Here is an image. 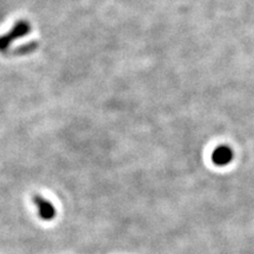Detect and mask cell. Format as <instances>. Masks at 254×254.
<instances>
[{
	"label": "cell",
	"instance_id": "1",
	"mask_svg": "<svg viewBox=\"0 0 254 254\" xmlns=\"http://www.w3.org/2000/svg\"><path fill=\"white\" fill-rule=\"evenodd\" d=\"M32 31L31 24L27 20H19L13 25V27L11 28V31H8L7 33L0 36V53L7 52L9 47L15 40L20 39L27 34H30Z\"/></svg>",
	"mask_w": 254,
	"mask_h": 254
},
{
	"label": "cell",
	"instance_id": "2",
	"mask_svg": "<svg viewBox=\"0 0 254 254\" xmlns=\"http://www.w3.org/2000/svg\"><path fill=\"white\" fill-rule=\"evenodd\" d=\"M32 201H33L34 206H36L39 218L44 221H51L56 218L57 209L55 205L49 200L44 198L39 194H34L32 196Z\"/></svg>",
	"mask_w": 254,
	"mask_h": 254
},
{
	"label": "cell",
	"instance_id": "3",
	"mask_svg": "<svg viewBox=\"0 0 254 254\" xmlns=\"http://www.w3.org/2000/svg\"><path fill=\"white\" fill-rule=\"evenodd\" d=\"M233 158H234L233 150H232L230 146H226V145H220L218 146V147H215L211 155L212 163L220 167L226 166V165L231 164L232 160H233Z\"/></svg>",
	"mask_w": 254,
	"mask_h": 254
},
{
	"label": "cell",
	"instance_id": "4",
	"mask_svg": "<svg viewBox=\"0 0 254 254\" xmlns=\"http://www.w3.org/2000/svg\"><path fill=\"white\" fill-rule=\"evenodd\" d=\"M38 49V44L37 43H28V44H25V45L18 47L17 50L14 51V55L17 56H25V55H28V53H32L34 52Z\"/></svg>",
	"mask_w": 254,
	"mask_h": 254
}]
</instances>
